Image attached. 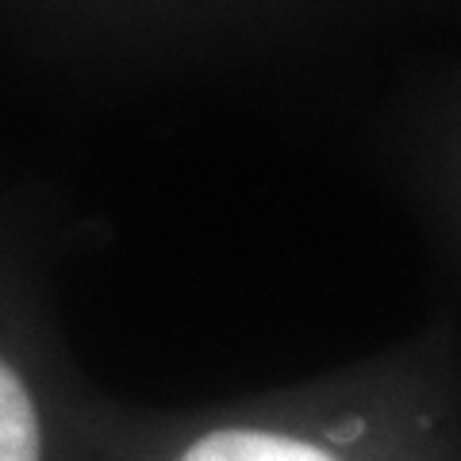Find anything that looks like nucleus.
<instances>
[{"instance_id":"obj_1","label":"nucleus","mask_w":461,"mask_h":461,"mask_svg":"<svg viewBox=\"0 0 461 461\" xmlns=\"http://www.w3.org/2000/svg\"><path fill=\"white\" fill-rule=\"evenodd\" d=\"M357 400H247L158 430H112L108 461H411Z\"/></svg>"},{"instance_id":"obj_2","label":"nucleus","mask_w":461,"mask_h":461,"mask_svg":"<svg viewBox=\"0 0 461 461\" xmlns=\"http://www.w3.org/2000/svg\"><path fill=\"white\" fill-rule=\"evenodd\" d=\"M108 438L69 400L16 304L0 300V461H108Z\"/></svg>"},{"instance_id":"obj_3","label":"nucleus","mask_w":461,"mask_h":461,"mask_svg":"<svg viewBox=\"0 0 461 461\" xmlns=\"http://www.w3.org/2000/svg\"><path fill=\"white\" fill-rule=\"evenodd\" d=\"M93 5V0H89ZM108 8H123V5H131L135 12H169V16H177V12H208L212 5H230V8H239L242 0H104Z\"/></svg>"}]
</instances>
